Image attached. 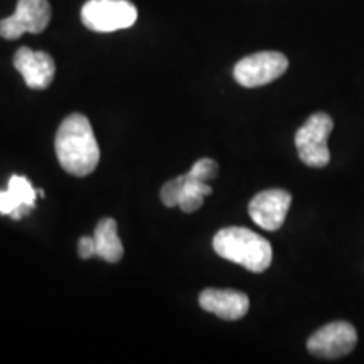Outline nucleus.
Listing matches in <instances>:
<instances>
[{
  "mask_svg": "<svg viewBox=\"0 0 364 364\" xmlns=\"http://www.w3.org/2000/svg\"><path fill=\"white\" fill-rule=\"evenodd\" d=\"M54 149L61 167L71 176H90L100 162V147L93 127L81 113H71L63 120Z\"/></svg>",
  "mask_w": 364,
  "mask_h": 364,
  "instance_id": "nucleus-1",
  "label": "nucleus"
},
{
  "mask_svg": "<svg viewBox=\"0 0 364 364\" xmlns=\"http://www.w3.org/2000/svg\"><path fill=\"white\" fill-rule=\"evenodd\" d=\"M213 248L225 260L245 267L253 273H263L272 263V245L248 228L231 226L218 231Z\"/></svg>",
  "mask_w": 364,
  "mask_h": 364,
  "instance_id": "nucleus-2",
  "label": "nucleus"
},
{
  "mask_svg": "<svg viewBox=\"0 0 364 364\" xmlns=\"http://www.w3.org/2000/svg\"><path fill=\"white\" fill-rule=\"evenodd\" d=\"M334 129V122L327 113H314L309 120L300 127L295 134V147H297L299 157L306 166L314 169H322L331 161L329 139L331 132Z\"/></svg>",
  "mask_w": 364,
  "mask_h": 364,
  "instance_id": "nucleus-3",
  "label": "nucleus"
},
{
  "mask_svg": "<svg viewBox=\"0 0 364 364\" xmlns=\"http://www.w3.org/2000/svg\"><path fill=\"white\" fill-rule=\"evenodd\" d=\"M136 9L129 0H88L81 9L85 27L95 33L127 29L136 21Z\"/></svg>",
  "mask_w": 364,
  "mask_h": 364,
  "instance_id": "nucleus-4",
  "label": "nucleus"
},
{
  "mask_svg": "<svg viewBox=\"0 0 364 364\" xmlns=\"http://www.w3.org/2000/svg\"><path fill=\"white\" fill-rule=\"evenodd\" d=\"M289 68L285 54L277 51H262L250 54L236 63L235 80L245 88H258L279 80Z\"/></svg>",
  "mask_w": 364,
  "mask_h": 364,
  "instance_id": "nucleus-5",
  "label": "nucleus"
},
{
  "mask_svg": "<svg viewBox=\"0 0 364 364\" xmlns=\"http://www.w3.org/2000/svg\"><path fill=\"white\" fill-rule=\"evenodd\" d=\"M51 21L49 0H19L16 12L0 21V38L14 41L22 34H41Z\"/></svg>",
  "mask_w": 364,
  "mask_h": 364,
  "instance_id": "nucleus-6",
  "label": "nucleus"
},
{
  "mask_svg": "<svg viewBox=\"0 0 364 364\" xmlns=\"http://www.w3.org/2000/svg\"><path fill=\"white\" fill-rule=\"evenodd\" d=\"M358 332L353 324L344 321L331 322L314 332L307 341L309 353L321 359L344 358L356 348Z\"/></svg>",
  "mask_w": 364,
  "mask_h": 364,
  "instance_id": "nucleus-7",
  "label": "nucleus"
},
{
  "mask_svg": "<svg viewBox=\"0 0 364 364\" xmlns=\"http://www.w3.org/2000/svg\"><path fill=\"white\" fill-rule=\"evenodd\" d=\"M292 204V194L284 189H268L250 201L248 213L258 226L267 231H277L284 225Z\"/></svg>",
  "mask_w": 364,
  "mask_h": 364,
  "instance_id": "nucleus-8",
  "label": "nucleus"
},
{
  "mask_svg": "<svg viewBox=\"0 0 364 364\" xmlns=\"http://www.w3.org/2000/svg\"><path fill=\"white\" fill-rule=\"evenodd\" d=\"M14 66L21 73L26 85L31 90H46L53 83L56 65L51 54L44 51H33L29 48L17 49L14 54Z\"/></svg>",
  "mask_w": 364,
  "mask_h": 364,
  "instance_id": "nucleus-9",
  "label": "nucleus"
},
{
  "mask_svg": "<svg viewBox=\"0 0 364 364\" xmlns=\"http://www.w3.org/2000/svg\"><path fill=\"white\" fill-rule=\"evenodd\" d=\"M199 306L225 321H238L247 316L250 299L247 294L231 289H206L199 295Z\"/></svg>",
  "mask_w": 364,
  "mask_h": 364,
  "instance_id": "nucleus-10",
  "label": "nucleus"
},
{
  "mask_svg": "<svg viewBox=\"0 0 364 364\" xmlns=\"http://www.w3.org/2000/svg\"><path fill=\"white\" fill-rule=\"evenodd\" d=\"M36 189L24 176H12L6 191H0V215L22 220L34 209Z\"/></svg>",
  "mask_w": 364,
  "mask_h": 364,
  "instance_id": "nucleus-11",
  "label": "nucleus"
},
{
  "mask_svg": "<svg viewBox=\"0 0 364 364\" xmlns=\"http://www.w3.org/2000/svg\"><path fill=\"white\" fill-rule=\"evenodd\" d=\"M95 243H97V257L108 263H117L124 257V245L118 236L117 221L112 218H103L95 228Z\"/></svg>",
  "mask_w": 364,
  "mask_h": 364,
  "instance_id": "nucleus-12",
  "label": "nucleus"
},
{
  "mask_svg": "<svg viewBox=\"0 0 364 364\" xmlns=\"http://www.w3.org/2000/svg\"><path fill=\"white\" fill-rule=\"evenodd\" d=\"M184 176H186V184L179 199V208L184 213H194L203 206L204 198L213 193V188L208 184V182L193 179V177H189L188 174Z\"/></svg>",
  "mask_w": 364,
  "mask_h": 364,
  "instance_id": "nucleus-13",
  "label": "nucleus"
},
{
  "mask_svg": "<svg viewBox=\"0 0 364 364\" xmlns=\"http://www.w3.org/2000/svg\"><path fill=\"white\" fill-rule=\"evenodd\" d=\"M184 184H186V176L182 174L176 179H171L169 182L162 186L161 189V201L164 206L167 208H176L179 206V199L182 196V191H184Z\"/></svg>",
  "mask_w": 364,
  "mask_h": 364,
  "instance_id": "nucleus-14",
  "label": "nucleus"
},
{
  "mask_svg": "<svg viewBox=\"0 0 364 364\" xmlns=\"http://www.w3.org/2000/svg\"><path fill=\"white\" fill-rule=\"evenodd\" d=\"M218 169H220V167H218V164L213 161V159H199V161L191 167V171L186 172V174L193 177V179L209 182L218 176Z\"/></svg>",
  "mask_w": 364,
  "mask_h": 364,
  "instance_id": "nucleus-15",
  "label": "nucleus"
},
{
  "mask_svg": "<svg viewBox=\"0 0 364 364\" xmlns=\"http://www.w3.org/2000/svg\"><path fill=\"white\" fill-rule=\"evenodd\" d=\"M78 255L83 260L97 257V243H95L93 236H83L78 243Z\"/></svg>",
  "mask_w": 364,
  "mask_h": 364,
  "instance_id": "nucleus-16",
  "label": "nucleus"
}]
</instances>
